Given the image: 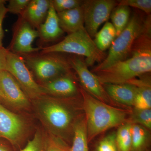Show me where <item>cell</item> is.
I'll list each match as a JSON object with an SVG mask.
<instances>
[{
	"mask_svg": "<svg viewBox=\"0 0 151 151\" xmlns=\"http://www.w3.org/2000/svg\"><path fill=\"white\" fill-rule=\"evenodd\" d=\"M151 71V17L147 16L129 57L92 73L102 84H122Z\"/></svg>",
	"mask_w": 151,
	"mask_h": 151,
	"instance_id": "6da1fadb",
	"label": "cell"
},
{
	"mask_svg": "<svg viewBox=\"0 0 151 151\" xmlns=\"http://www.w3.org/2000/svg\"><path fill=\"white\" fill-rule=\"evenodd\" d=\"M33 101L38 116L50 134L72 142L74 125L84 114L81 94L66 98L44 94Z\"/></svg>",
	"mask_w": 151,
	"mask_h": 151,
	"instance_id": "7a4b0ae2",
	"label": "cell"
},
{
	"mask_svg": "<svg viewBox=\"0 0 151 151\" xmlns=\"http://www.w3.org/2000/svg\"><path fill=\"white\" fill-rule=\"evenodd\" d=\"M88 142L108 130L127 123L131 109L116 107L92 97L80 85Z\"/></svg>",
	"mask_w": 151,
	"mask_h": 151,
	"instance_id": "3957f363",
	"label": "cell"
},
{
	"mask_svg": "<svg viewBox=\"0 0 151 151\" xmlns=\"http://www.w3.org/2000/svg\"><path fill=\"white\" fill-rule=\"evenodd\" d=\"M41 53L58 52L69 53L83 57L88 66H92L96 62L100 63L105 59L107 54L96 46L94 40L85 28L76 32L68 35L58 43L41 47Z\"/></svg>",
	"mask_w": 151,
	"mask_h": 151,
	"instance_id": "277c9868",
	"label": "cell"
},
{
	"mask_svg": "<svg viewBox=\"0 0 151 151\" xmlns=\"http://www.w3.org/2000/svg\"><path fill=\"white\" fill-rule=\"evenodd\" d=\"M20 55L23 58L33 76L40 82V85L73 70L69 57L63 53L37 52Z\"/></svg>",
	"mask_w": 151,
	"mask_h": 151,
	"instance_id": "5b68a950",
	"label": "cell"
},
{
	"mask_svg": "<svg viewBox=\"0 0 151 151\" xmlns=\"http://www.w3.org/2000/svg\"><path fill=\"white\" fill-rule=\"evenodd\" d=\"M145 19L139 14L134 13L127 27L113 42L105 59L90 71L94 73L103 70L115 63L128 58L134 42L143 29Z\"/></svg>",
	"mask_w": 151,
	"mask_h": 151,
	"instance_id": "8992f818",
	"label": "cell"
},
{
	"mask_svg": "<svg viewBox=\"0 0 151 151\" xmlns=\"http://www.w3.org/2000/svg\"><path fill=\"white\" fill-rule=\"evenodd\" d=\"M6 70L13 76L28 98L33 100L44 94L21 55L9 50Z\"/></svg>",
	"mask_w": 151,
	"mask_h": 151,
	"instance_id": "52a82bcc",
	"label": "cell"
},
{
	"mask_svg": "<svg viewBox=\"0 0 151 151\" xmlns=\"http://www.w3.org/2000/svg\"><path fill=\"white\" fill-rule=\"evenodd\" d=\"M68 57L71 67L78 76L80 85L83 89L97 100L118 107L109 97L97 76L89 70L84 57L73 55Z\"/></svg>",
	"mask_w": 151,
	"mask_h": 151,
	"instance_id": "ba28073f",
	"label": "cell"
},
{
	"mask_svg": "<svg viewBox=\"0 0 151 151\" xmlns=\"http://www.w3.org/2000/svg\"><path fill=\"white\" fill-rule=\"evenodd\" d=\"M118 5L115 0H85L81 7L83 10L84 26L91 37H94L98 28L107 21L112 11Z\"/></svg>",
	"mask_w": 151,
	"mask_h": 151,
	"instance_id": "9c48e42d",
	"label": "cell"
},
{
	"mask_svg": "<svg viewBox=\"0 0 151 151\" xmlns=\"http://www.w3.org/2000/svg\"><path fill=\"white\" fill-rule=\"evenodd\" d=\"M39 35L37 29L21 17L14 32L9 49L11 52L19 55L31 54L40 51L41 47H34L32 43Z\"/></svg>",
	"mask_w": 151,
	"mask_h": 151,
	"instance_id": "30bf717a",
	"label": "cell"
},
{
	"mask_svg": "<svg viewBox=\"0 0 151 151\" xmlns=\"http://www.w3.org/2000/svg\"><path fill=\"white\" fill-rule=\"evenodd\" d=\"M1 99L18 110L29 108V98L13 76L6 70L0 71Z\"/></svg>",
	"mask_w": 151,
	"mask_h": 151,
	"instance_id": "8fae6325",
	"label": "cell"
},
{
	"mask_svg": "<svg viewBox=\"0 0 151 151\" xmlns=\"http://www.w3.org/2000/svg\"><path fill=\"white\" fill-rule=\"evenodd\" d=\"M25 130V124L20 116L0 104V137L4 138L14 146L21 141Z\"/></svg>",
	"mask_w": 151,
	"mask_h": 151,
	"instance_id": "7c38bea8",
	"label": "cell"
},
{
	"mask_svg": "<svg viewBox=\"0 0 151 151\" xmlns=\"http://www.w3.org/2000/svg\"><path fill=\"white\" fill-rule=\"evenodd\" d=\"M73 70L41 84L44 94L57 98H71L80 95L77 77Z\"/></svg>",
	"mask_w": 151,
	"mask_h": 151,
	"instance_id": "4fadbf2b",
	"label": "cell"
},
{
	"mask_svg": "<svg viewBox=\"0 0 151 151\" xmlns=\"http://www.w3.org/2000/svg\"><path fill=\"white\" fill-rule=\"evenodd\" d=\"M111 100L118 107L124 106L127 109L134 107L136 88L129 83L122 84H103Z\"/></svg>",
	"mask_w": 151,
	"mask_h": 151,
	"instance_id": "5bb4252c",
	"label": "cell"
},
{
	"mask_svg": "<svg viewBox=\"0 0 151 151\" xmlns=\"http://www.w3.org/2000/svg\"><path fill=\"white\" fill-rule=\"evenodd\" d=\"M50 6V0H30L21 17L37 29L45 20Z\"/></svg>",
	"mask_w": 151,
	"mask_h": 151,
	"instance_id": "9a60e30c",
	"label": "cell"
},
{
	"mask_svg": "<svg viewBox=\"0 0 151 151\" xmlns=\"http://www.w3.org/2000/svg\"><path fill=\"white\" fill-rule=\"evenodd\" d=\"M150 73L141 76L127 82L136 88V95L133 108L151 109V79Z\"/></svg>",
	"mask_w": 151,
	"mask_h": 151,
	"instance_id": "2e32d148",
	"label": "cell"
},
{
	"mask_svg": "<svg viewBox=\"0 0 151 151\" xmlns=\"http://www.w3.org/2000/svg\"><path fill=\"white\" fill-rule=\"evenodd\" d=\"M37 30L39 35V37L43 42L55 40L64 33L60 25L57 13L51 3L45 20Z\"/></svg>",
	"mask_w": 151,
	"mask_h": 151,
	"instance_id": "e0dca14e",
	"label": "cell"
},
{
	"mask_svg": "<svg viewBox=\"0 0 151 151\" xmlns=\"http://www.w3.org/2000/svg\"><path fill=\"white\" fill-rule=\"evenodd\" d=\"M60 27L68 35L84 28L83 10L81 6L76 8L57 13Z\"/></svg>",
	"mask_w": 151,
	"mask_h": 151,
	"instance_id": "ac0fdd59",
	"label": "cell"
},
{
	"mask_svg": "<svg viewBox=\"0 0 151 151\" xmlns=\"http://www.w3.org/2000/svg\"><path fill=\"white\" fill-rule=\"evenodd\" d=\"M70 151H89L84 114L76 122Z\"/></svg>",
	"mask_w": 151,
	"mask_h": 151,
	"instance_id": "d6986e66",
	"label": "cell"
},
{
	"mask_svg": "<svg viewBox=\"0 0 151 151\" xmlns=\"http://www.w3.org/2000/svg\"><path fill=\"white\" fill-rule=\"evenodd\" d=\"M151 130L140 125L132 124L131 151H147L151 141Z\"/></svg>",
	"mask_w": 151,
	"mask_h": 151,
	"instance_id": "ffe728a7",
	"label": "cell"
},
{
	"mask_svg": "<svg viewBox=\"0 0 151 151\" xmlns=\"http://www.w3.org/2000/svg\"><path fill=\"white\" fill-rule=\"evenodd\" d=\"M117 37V33L112 23L107 22L94 37V41L97 48L104 52L110 48Z\"/></svg>",
	"mask_w": 151,
	"mask_h": 151,
	"instance_id": "44dd1931",
	"label": "cell"
},
{
	"mask_svg": "<svg viewBox=\"0 0 151 151\" xmlns=\"http://www.w3.org/2000/svg\"><path fill=\"white\" fill-rule=\"evenodd\" d=\"M130 9L129 7L118 6L112 11L111 16L112 24L115 27L117 36L127 27L129 21Z\"/></svg>",
	"mask_w": 151,
	"mask_h": 151,
	"instance_id": "7402d4cb",
	"label": "cell"
},
{
	"mask_svg": "<svg viewBox=\"0 0 151 151\" xmlns=\"http://www.w3.org/2000/svg\"><path fill=\"white\" fill-rule=\"evenodd\" d=\"M132 124L126 123L119 126L116 132L117 145L121 151H132Z\"/></svg>",
	"mask_w": 151,
	"mask_h": 151,
	"instance_id": "603a6c76",
	"label": "cell"
},
{
	"mask_svg": "<svg viewBox=\"0 0 151 151\" xmlns=\"http://www.w3.org/2000/svg\"><path fill=\"white\" fill-rule=\"evenodd\" d=\"M128 123L138 124L151 129V109H138L132 108L131 109Z\"/></svg>",
	"mask_w": 151,
	"mask_h": 151,
	"instance_id": "cb8c5ba5",
	"label": "cell"
},
{
	"mask_svg": "<svg viewBox=\"0 0 151 151\" xmlns=\"http://www.w3.org/2000/svg\"><path fill=\"white\" fill-rule=\"evenodd\" d=\"M93 151H121L116 142V132L100 138L94 145Z\"/></svg>",
	"mask_w": 151,
	"mask_h": 151,
	"instance_id": "d4e9b609",
	"label": "cell"
},
{
	"mask_svg": "<svg viewBox=\"0 0 151 151\" xmlns=\"http://www.w3.org/2000/svg\"><path fill=\"white\" fill-rule=\"evenodd\" d=\"M45 151H70V147L64 140L50 134L46 138Z\"/></svg>",
	"mask_w": 151,
	"mask_h": 151,
	"instance_id": "484cf974",
	"label": "cell"
},
{
	"mask_svg": "<svg viewBox=\"0 0 151 151\" xmlns=\"http://www.w3.org/2000/svg\"><path fill=\"white\" fill-rule=\"evenodd\" d=\"M46 142V138L40 131L37 130L32 139L20 151H45Z\"/></svg>",
	"mask_w": 151,
	"mask_h": 151,
	"instance_id": "4316f807",
	"label": "cell"
},
{
	"mask_svg": "<svg viewBox=\"0 0 151 151\" xmlns=\"http://www.w3.org/2000/svg\"><path fill=\"white\" fill-rule=\"evenodd\" d=\"M117 1V6L132 7L143 11L147 15H151V0H121Z\"/></svg>",
	"mask_w": 151,
	"mask_h": 151,
	"instance_id": "83f0119b",
	"label": "cell"
},
{
	"mask_svg": "<svg viewBox=\"0 0 151 151\" xmlns=\"http://www.w3.org/2000/svg\"><path fill=\"white\" fill-rule=\"evenodd\" d=\"M82 2L81 0H51L52 5L57 13L81 6Z\"/></svg>",
	"mask_w": 151,
	"mask_h": 151,
	"instance_id": "f1b7e54d",
	"label": "cell"
},
{
	"mask_svg": "<svg viewBox=\"0 0 151 151\" xmlns=\"http://www.w3.org/2000/svg\"><path fill=\"white\" fill-rule=\"evenodd\" d=\"M30 0H9L6 6L8 12L15 14H21L28 5Z\"/></svg>",
	"mask_w": 151,
	"mask_h": 151,
	"instance_id": "f546056e",
	"label": "cell"
},
{
	"mask_svg": "<svg viewBox=\"0 0 151 151\" xmlns=\"http://www.w3.org/2000/svg\"><path fill=\"white\" fill-rule=\"evenodd\" d=\"M6 2L0 4V48L3 47V40L4 37V31L3 28V23L6 15L8 13L6 6L5 5Z\"/></svg>",
	"mask_w": 151,
	"mask_h": 151,
	"instance_id": "4dcf8cb0",
	"label": "cell"
},
{
	"mask_svg": "<svg viewBox=\"0 0 151 151\" xmlns=\"http://www.w3.org/2000/svg\"><path fill=\"white\" fill-rule=\"evenodd\" d=\"M9 50L3 47L0 48V71L6 70V57Z\"/></svg>",
	"mask_w": 151,
	"mask_h": 151,
	"instance_id": "1f68e13d",
	"label": "cell"
},
{
	"mask_svg": "<svg viewBox=\"0 0 151 151\" xmlns=\"http://www.w3.org/2000/svg\"><path fill=\"white\" fill-rule=\"evenodd\" d=\"M0 151H9V150L6 146L0 144Z\"/></svg>",
	"mask_w": 151,
	"mask_h": 151,
	"instance_id": "d6a6232c",
	"label": "cell"
},
{
	"mask_svg": "<svg viewBox=\"0 0 151 151\" xmlns=\"http://www.w3.org/2000/svg\"><path fill=\"white\" fill-rule=\"evenodd\" d=\"M6 1H5V0H0V4L1 3L5 2Z\"/></svg>",
	"mask_w": 151,
	"mask_h": 151,
	"instance_id": "836d02e7",
	"label": "cell"
},
{
	"mask_svg": "<svg viewBox=\"0 0 151 151\" xmlns=\"http://www.w3.org/2000/svg\"><path fill=\"white\" fill-rule=\"evenodd\" d=\"M1 93H0V99H1Z\"/></svg>",
	"mask_w": 151,
	"mask_h": 151,
	"instance_id": "e575fe53",
	"label": "cell"
}]
</instances>
